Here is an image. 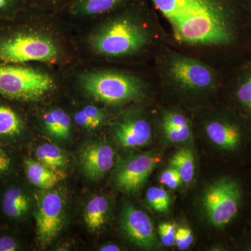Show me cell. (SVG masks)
<instances>
[{
  "label": "cell",
  "mask_w": 251,
  "mask_h": 251,
  "mask_svg": "<svg viewBox=\"0 0 251 251\" xmlns=\"http://www.w3.org/2000/svg\"><path fill=\"white\" fill-rule=\"evenodd\" d=\"M33 23L34 12L28 6L12 19L0 22V63L54 64L62 59L58 39Z\"/></svg>",
  "instance_id": "1"
},
{
  "label": "cell",
  "mask_w": 251,
  "mask_h": 251,
  "mask_svg": "<svg viewBox=\"0 0 251 251\" xmlns=\"http://www.w3.org/2000/svg\"><path fill=\"white\" fill-rule=\"evenodd\" d=\"M91 34L89 46L94 54L118 57L134 53L147 44L148 36L133 16L119 15Z\"/></svg>",
  "instance_id": "2"
},
{
  "label": "cell",
  "mask_w": 251,
  "mask_h": 251,
  "mask_svg": "<svg viewBox=\"0 0 251 251\" xmlns=\"http://www.w3.org/2000/svg\"><path fill=\"white\" fill-rule=\"evenodd\" d=\"M52 77L28 64L0 63V97L16 103H30L54 90Z\"/></svg>",
  "instance_id": "3"
},
{
  "label": "cell",
  "mask_w": 251,
  "mask_h": 251,
  "mask_svg": "<svg viewBox=\"0 0 251 251\" xmlns=\"http://www.w3.org/2000/svg\"><path fill=\"white\" fill-rule=\"evenodd\" d=\"M232 4L204 9L173 25L178 40L191 44H221L229 40L226 17Z\"/></svg>",
  "instance_id": "4"
},
{
  "label": "cell",
  "mask_w": 251,
  "mask_h": 251,
  "mask_svg": "<svg viewBox=\"0 0 251 251\" xmlns=\"http://www.w3.org/2000/svg\"><path fill=\"white\" fill-rule=\"evenodd\" d=\"M80 83L88 95L109 104L130 101L139 98L142 94L140 82L134 77L120 73H86L80 77Z\"/></svg>",
  "instance_id": "5"
},
{
  "label": "cell",
  "mask_w": 251,
  "mask_h": 251,
  "mask_svg": "<svg viewBox=\"0 0 251 251\" xmlns=\"http://www.w3.org/2000/svg\"><path fill=\"white\" fill-rule=\"evenodd\" d=\"M240 200L239 184L233 179L223 177L206 188L202 197L203 209L213 226L223 227L237 215Z\"/></svg>",
  "instance_id": "6"
},
{
  "label": "cell",
  "mask_w": 251,
  "mask_h": 251,
  "mask_svg": "<svg viewBox=\"0 0 251 251\" xmlns=\"http://www.w3.org/2000/svg\"><path fill=\"white\" fill-rule=\"evenodd\" d=\"M34 217L36 237L41 247L52 244L64 226L65 201L62 193L55 190H47L40 196H35Z\"/></svg>",
  "instance_id": "7"
},
{
  "label": "cell",
  "mask_w": 251,
  "mask_h": 251,
  "mask_svg": "<svg viewBox=\"0 0 251 251\" xmlns=\"http://www.w3.org/2000/svg\"><path fill=\"white\" fill-rule=\"evenodd\" d=\"M1 183L0 214L9 224L18 226L23 224L32 213L35 197L18 176Z\"/></svg>",
  "instance_id": "8"
},
{
  "label": "cell",
  "mask_w": 251,
  "mask_h": 251,
  "mask_svg": "<svg viewBox=\"0 0 251 251\" xmlns=\"http://www.w3.org/2000/svg\"><path fill=\"white\" fill-rule=\"evenodd\" d=\"M159 161L150 153H138L125 158L115 175L117 187L122 192L135 194L143 188Z\"/></svg>",
  "instance_id": "9"
},
{
  "label": "cell",
  "mask_w": 251,
  "mask_h": 251,
  "mask_svg": "<svg viewBox=\"0 0 251 251\" xmlns=\"http://www.w3.org/2000/svg\"><path fill=\"white\" fill-rule=\"evenodd\" d=\"M121 226L127 237L138 247L151 249L156 247L152 222L144 211L126 204L122 210Z\"/></svg>",
  "instance_id": "10"
},
{
  "label": "cell",
  "mask_w": 251,
  "mask_h": 251,
  "mask_svg": "<svg viewBox=\"0 0 251 251\" xmlns=\"http://www.w3.org/2000/svg\"><path fill=\"white\" fill-rule=\"evenodd\" d=\"M115 152L110 144L96 142L88 144L80 153V163L84 174L89 179H102L115 164Z\"/></svg>",
  "instance_id": "11"
},
{
  "label": "cell",
  "mask_w": 251,
  "mask_h": 251,
  "mask_svg": "<svg viewBox=\"0 0 251 251\" xmlns=\"http://www.w3.org/2000/svg\"><path fill=\"white\" fill-rule=\"evenodd\" d=\"M114 135L117 141L124 148H140L150 143L152 130L145 119L128 117L115 124Z\"/></svg>",
  "instance_id": "12"
},
{
  "label": "cell",
  "mask_w": 251,
  "mask_h": 251,
  "mask_svg": "<svg viewBox=\"0 0 251 251\" xmlns=\"http://www.w3.org/2000/svg\"><path fill=\"white\" fill-rule=\"evenodd\" d=\"M171 72L178 83L188 88H206L214 81L210 70L192 59H176L172 64Z\"/></svg>",
  "instance_id": "13"
},
{
  "label": "cell",
  "mask_w": 251,
  "mask_h": 251,
  "mask_svg": "<svg viewBox=\"0 0 251 251\" xmlns=\"http://www.w3.org/2000/svg\"><path fill=\"white\" fill-rule=\"evenodd\" d=\"M16 103L0 97V142L16 143L23 139L27 131V124Z\"/></svg>",
  "instance_id": "14"
},
{
  "label": "cell",
  "mask_w": 251,
  "mask_h": 251,
  "mask_svg": "<svg viewBox=\"0 0 251 251\" xmlns=\"http://www.w3.org/2000/svg\"><path fill=\"white\" fill-rule=\"evenodd\" d=\"M138 0H72L63 10L72 17L91 19L119 11Z\"/></svg>",
  "instance_id": "15"
},
{
  "label": "cell",
  "mask_w": 251,
  "mask_h": 251,
  "mask_svg": "<svg viewBox=\"0 0 251 251\" xmlns=\"http://www.w3.org/2000/svg\"><path fill=\"white\" fill-rule=\"evenodd\" d=\"M23 167L28 182L44 191L50 190L67 176L64 171H55L29 157L23 158Z\"/></svg>",
  "instance_id": "16"
},
{
  "label": "cell",
  "mask_w": 251,
  "mask_h": 251,
  "mask_svg": "<svg viewBox=\"0 0 251 251\" xmlns=\"http://www.w3.org/2000/svg\"><path fill=\"white\" fill-rule=\"evenodd\" d=\"M206 133L214 145L227 151L237 150L242 140L239 128L225 122H210L206 125Z\"/></svg>",
  "instance_id": "17"
},
{
  "label": "cell",
  "mask_w": 251,
  "mask_h": 251,
  "mask_svg": "<svg viewBox=\"0 0 251 251\" xmlns=\"http://www.w3.org/2000/svg\"><path fill=\"white\" fill-rule=\"evenodd\" d=\"M42 123L46 131L54 139L66 140L70 136L72 117L62 108H54L44 112Z\"/></svg>",
  "instance_id": "18"
},
{
  "label": "cell",
  "mask_w": 251,
  "mask_h": 251,
  "mask_svg": "<svg viewBox=\"0 0 251 251\" xmlns=\"http://www.w3.org/2000/svg\"><path fill=\"white\" fill-rule=\"evenodd\" d=\"M110 203L103 196H95L86 204L84 220L87 229L92 232L100 230L108 221Z\"/></svg>",
  "instance_id": "19"
},
{
  "label": "cell",
  "mask_w": 251,
  "mask_h": 251,
  "mask_svg": "<svg viewBox=\"0 0 251 251\" xmlns=\"http://www.w3.org/2000/svg\"><path fill=\"white\" fill-rule=\"evenodd\" d=\"M34 154L38 161L55 171H64L67 166L68 160L65 153L53 144H42L36 148Z\"/></svg>",
  "instance_id": "20"
},
{
  "label": "cell",
  "mask_w": 251,
  "mask_h": 251,
  "mask_svg": "<svg viewBox=\"0 0 251 251\" xmlns=\"http://www.w3.org/2000/svg\"><path fill=\"white\" fill-rule=\"evenodd\" d=\"M11 145L0 142V181L17 177L20 163Z\"/></svg>",
  "instance_id": "21"
},
{
  "label": "cell",
  "mask_w": 251,
  "mask_h": 251,
  "mask_svg": "<svg viewBox=\"0 0 251 251\" xmlns=\"http://www.w3.org/2000/svg\"><path fill=\"white\" fill-rule=\"evenodd\" d=\"M105 114L102 109L94 105H87L77 110L74 116L75 125L89 130H95L103 125Z\"/></svg>",
  "instance_id": "22"
},
{
  "label": "cell",
  "mask_w": 251,
  "mask_h": 251,
  "mask_svg": "<svg viewBox=\"0 0 251 251\" xmlns=\"http://www.w3.org/2000/svg\"><path fill=\"white\" fill-rule=\"evenodd\" d=\"M171 165L180 175L183 182L189 184L194 176L195 161L193 151L188 148H181L173 155Z\"/></svg>",
  "instance_id": "23"
},
{
  "label": "cell",
  "mask_w": 251,
  "mask_h": 251,
  "mask_svg": "<svg viewBox=\"0 0 251 251\" xmlns=\"http://www.w3.org/2000/svg\"><path fill=\"white\" fill-rule=\"evenodd\" d=\"M147 201L153 210L161 213L168 211L171 204V198L167 191L155 186L147 191Z\"/></svg>",
  "instance_id": "24"
},
{
  "label": "cell",
  "mask_w": 251,
  "mask_h": 251,
  "mask_svg": "<svg viewBox=\"0 0 251 251\" xmlns=\"http://www.w3.org/2000/svg\"><path fill=\"white\" fill-rule=\"evenodd\" d=\"M27 6L26 0H0V22L16 17Z\"/></svg>",
  "instance_id": "25"
},
{
  "label": "cell",
  "mask_w": 251,
  "mask_h": 251,
  "mask_svg": "<svg viewBox=\"0 0 251 251\" xmlns=\"http://www.w3.org/2000/svg\"><path fill=\"white\" fill-rule=\"evenodd\" d=\"M71 1L72 0H26L28 7L49 12L63 11Z\"/></svg>",
  "instance_id": "26"
},
{
  "label": "cell",
  "mask_w": 251,
  "mask_h": 251,
  "mask_svg": "<svg viewBox=\"0 0 251 251\" xmlns=\"http://www.w3.org/2000/svg\"><path fill=\"white\" fill-rule=\"evenodd\" d=\"M24 248L20 238L12 232H0V251H19Z\"/></svg>",
  "instance_id": "27"
},
{
  "label": "cell",
  "mask_w": 251,
  "mask_h": 251,
  "mask_svg": "<svg viewBox=\"0 0 251 251\" xmlns=\"http://www.w3.org/2000/svg\"><path fill=\"white\" fill-rule=\"evenodd\" d=\"M165 136L173 143H180L186 141L191 135L189 126L184 128H163Z\"/></svg>",
  "instance_id": "28"
},
{
  "label": "cell",
  "mask_w": 251,
  "mask_h": 251,
  "mask_svg": "<svg viewBox=\"0 0 251 251\" xmlns=\"http://www.w3.org/2000/svg\"><path fill=\"white\" fill-rule=\"evenodd\" d=\"M158 235L163 245L170 247L174 245L176 227L174 225L169 223H163L159 225L158 228Z\"/></svg>",
  "instance_id": "29"
},
{
  "label": "cell",
  "mask_w": 251,
  "mask_h": 251,
  "mask_svg": "<svg viewBox=\"0 0 251 251\" xmlns=\"http://www.w3.org/2000/svg\"><path fill=\"white\" fill-rule=\"evenodd\" d=\"M193 242L192 231L187 227H179L175 234V245L181 251L187 250Z\"/></svg>",
  "instance_id": "30"
},
{
  "label": "cell",
  "mask_w": 251,
  "mask_h": 251,
  "mask_svg": "<svg viewBox=\"0 0 251 251\" xmlns=\"http://www.w3.org/2000/svg\"><path fill=\"white\" fill-rule=\"evenodd\" d=\"M160 181L171 189H175L183 182L179 172L173 167L163 172L160 176Z\"/></svg>",
  "instance_id": "31"
},
{
  "label": "cell",
  "mask_w": 251,
  "mask_h": 251,
  "mask_svg": "<svg viewBox=\"0 0 251 251\" xmlns=\"http://www.w3.org/2000/svg\"><path fill=\"white\" fill-rule=\"evenodd\" d=\"M187 119L178 112H171L167 114L163 118V128H184L188 126Z\"/></svg>",
  "instance_id": "32"
},
{
  "label": "cell",
  "mask_w": 251,
  "mask_h": 251,
  "mask_svg": "<svg viewBox=\"0 0 251 251\" xmlns=\"http://www.w3.org/2000/svg\"><path fill=\"white\" fill-rule=\"evenodd\" d=\"M237 97L243 105L251 110V77L239 87Z\"/></svg>",
  "instance_id": "33"
},
{
  "label": "cell",
  "mask_w": 251,
  "mask_h": 251,
  "mask_svg": "<svg viewBox=\"0 0 251 251\" xmlns=\"http://www.w3.org/2000/svg\"><path fill=\"white\" fill-rule=\"evenodd\" d=\"M99 251H121L119 246L113 244H105L99 248Z\"/></svg>",
  "instance_id": "34"
}]
</instances>
